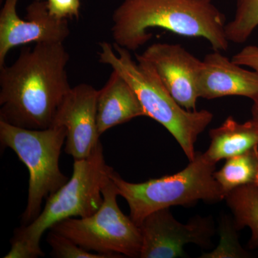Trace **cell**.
Instances as JSON below:
<instances>
[{
    "mask_svg": "<svg viewBox=\"0 0 258 258\" xmlns=\"http://www.w3.org/2000/svg\"><path fill=\"white\" fill-rule=\"evenodd\" d=\"M69 58L63 42H40L0 68V120L28 129L52 126L71 89Z\"/></svg>",
    "mask_w": 258,
    "mask_h": 258,
    "instance_id": "obj_1",
    "label": "cell"
},
{
    "mask_svg": "<svg viewBox=\"0 0 258 258\" xmlns=\"http://www.w3.org/2000/svg\"><path fill=\"white\" fill-rule=\"evenodd\" d=\"M115 44L137 50L153 37L151 28L180 36L202 37L212 49L228 50L225 15L213 0H124L112 16Z\"/></svg>",
    "mask_w": 258,
    "mask_h": 258,
    "instance_id": "obj_2",
    "label": "cell"
},
{
    "mask_svg": "<svg viewBox=\"0 0 258 258\" xmlns=\"http://www.w3.org/2000/svg\"><path fill=\"white\" fill-rule=\"evenodd\" d=\"M101 63L111 66L132 86L142 104L146 116L162 125L174 137L185 155L192 161L195 146L200 135L213 119L208 110L189 111L180 106L161 83L152 64L141 55L137 62L130 52L116 44L100 42Z\"/></svg>",
    "mask_w": 258,
    "mask_h": 258,
    "instance_id": "obj_3",
    "label": "cell"
},
{
    "mask_svg": "<svg viewBox=\"0 0 258 258\" xmlns=\"http://www.w3.org/2000/svg\"><path fill=\"white\" fill-rule=\"evenodd\" d=\"M113 171L105 161L101 142L88 157L75 159L71 179L47 198L33 222L17 230L11 249L4 257L45 256L40 244L45 231L66 219L91 216L98 211L103 202L102 189Z\"/></svg>",
    "mask_w": 258,
    "mask_h": 258,
    "instance_id": "obj_4",
    "label": "cell"
},
{
    "mask_svg": "<svg viewBox=\"0 0 258 258\" xmlns=\"http://www.w3.org/2000/svg\"><path fill=\"white\" fill-rule=\"evenodd\" d=\"M216 164L205 153L196 152L183 170L142 183H130L113 171L118 195L126 200L130 217L138 227L152 212L172 206H193L199 201L216 203L225 195L214 177Z\"/></svg>",
    "mask_w": 258,
    "mask_h": 258,
    "instance_id": "obj_5",
    "label": "cell"
},
{
    "mask_svg": "<svg viewBox=\"0 0 258 258\" xmlns=\"http://www.w3.org/2000/svg\"><path fill=\"white\" fill-rule=\"evenodd\" d=\"M66 139V128L61 125L28 129L0 120L2 146L13 149L30 173L28 204L23 215L25 225L40 215L44 199L69 180L59 167L61 149Z\"/></svg>",
    "mask_w": 258,
    "mask_h": 258,
    "instance_id": "obj_6",
    "label": "cell"
},
{
    "mask_svg": "<svg viewBox=\"0 0 258 258\" xmlns=\"http://www.w3.org/2000/svg\"><path fill=\"white\" fill-rule=\"evenodd\" d=\"M113 172V171H112ZM103 202L91 216L68 218L52 226L50 230L74 241L86 250L110 257H139L142 234L130 216L121 212L118 190L110 176L102 189Z\"/></svg>",
    "mask_w": 258,
    "mask_h": 258,
    "instance_id": "obj_7",
    "label": "cell"
},
{
    "mask_svg": "<svg viewBox=\"0 0 258 258\" xmlns=\"http://www.w3.org/2000/svg\"><path fill=\"white\" fill-rule=\"evenodd\" d=\"M139 228L142 234L141 258L185 257L186 244L208 248L215 234L211 217H195L187 224H183L174 218L169 208L152 212Z\"/></svg>",
    "mask_w": 258,
    "mask_h": 258,
    "instance_id": "obj_8",
    "label": "cell"
},
{
    "mask_svg": "<svg viewBox=\"0 0 258 258\" xmlns=\"http://www.w3.org/2000/svg\"><path fill=\"white\" fill-rule=\"evenodd\" d=\"M18 1L5 0L0 12V68L13 47L31 42H63L70 35L68 20L52 17L46 2H32L24 20L17 13Z\"/></svg>",
    "mask_w": 258,
    "mask_h": 258,
    "instance_id": "obj_9",
    "label": "cell"
},
{
    "mask_svg": "<svg viewBox=\"0 0 258 258\" xmlns=\"http://www.w3.org/2000/svg\"><path fill=\"white\" fill-rule=\"evenodd\" d=\"M98 96V91L92 86L81 83L71 88L56 113L52 125L66 128L64 151L74 160L88 157L100 142L97 124Z\"/></svg>",
    "mask_w": 258,
    "mask_h": 258,
    "instance_id": "obj_10",
    "label": "cell"
},
{
    "mask_svg": "<svg viewBox=\"0 0 258 258\" xmlns=\"http://www.w3.org/2000/svg\"><path fill=\"white\" fill-rule=\"evenodd\" d=\"M152 64L161 83L178 103L196 111L202 60L178 44L154 43L141 55Z\"/></svg>",
    "mask_w": 258,
    "mask_h": 258,
    "instance_id": "obj_11",
    "label": "cell"
},
{
    "mask_svg": "<svg viewBox=\"0 0 258 258\" xmlns=\"http://www.w3.org/2000/svg\"><path fill=\"white\" fill-rule=\"evenodd\" d=\"M198 86L200 98L207 100L231 96L252 100L258 95V73L244 69L215 50L202 60Z\"/></svg>",
    "mask_w": 258,
    "mask_h": 258,
    "instance_id": "obj_12",
    "label": "cell"
},
{
    "mask_svg": "<svg viewBox=\"0 0 258 258\" xmlns=\"http://www.w3.org/2000/svg\"><path fill=\"white\" fill-rule=\"evenodd\" d=\"M140 116L146 115L135 91L113 70L104 87L98 91L97 124L100 135L115 125Z\"/></svg>",
    "mask_w": 258,
    "mask_h": 258,
    "instance_id": "obj_13",
    "label": "cell"
},
{
    "mask_svg": "<svg viewBox=\"0 0 258 258\" xmlns=\"http://www.w3.org/2000/svg\"><path fill=\"white\" fill-rule=\"evenodd\" d=\"M209 134L211 142L205 153L215 164L258 146V129L252 119L240 123L229 116L220 126L211 129Z\"/></svg>",
    "mask_w": 258,
    "mask_h": 258,
    "instance_id": "obj_14",
    "label": "cell"
},
{
    "mask_svg": "<svg viewBox=\"0 0 258 258\" xmlns=\"http://www.w3.org/2000/svg\"><path fill=\"white\" fill-rule=\"evenodd\" d=\"M214 177L225 197L240 186H258V146L243 154L226 159L221 169L214 172Z\"/></svg>",
    "mask_w": 258,
    "mask_h": 258,
    "instance_id": "obj_15",
    "label": "cell"
},
{
    "mask_svg": "<svg viewBox=\"0 0 258 258\" xmlns=\"http://www.w3.org/2000/svg\"><path fill=\"white\" fill-rule=\"evenodd\" d=\"M239 230L249 227L251 237L249 249L258 248V186L245 185L227 194L225 198Z\"/></svg>",
    "mask_w": 258,
    "mask_h": 258,
    "instance_id": "obj_16",
    "label": "cell"
},
{
    "mask_svg": "<svg viewBox=\"0 0 258 258\" xmlns=\"http://www.w3.org/2000/svg\"><path fill=\"white\" fill-rule=\"evenodd\" d=\"M258 27V0H237L235 17L226 24L229 42L242 44Z\"/></svg>",
    "mask_w": 258,
    "mask_h": 258,
    "instance_id": "obj_17",
    "label": "cell"
},
{
    "mask_svg": "<svg viewBox=\"0 0 258 258\" xmlns=\"http://www.w3.org/2000/svg\"><path fill=\"white\" fill-rule=\"evenodd\" d=\"M220 240L218 246L210 252H205L201 258H243L250 257L239 242L238 229L233 219L222 217L220 222Z\"/></svg>",
    "mask_w": 258,
    "mask_h": 258,
    "instance_id": "obj_18",
    "label": "cell"
},
{
    "mask_svg": "<svg viewBox=\"0 0 258 258\" xmlns=\"http://www.w3.org/2000/svg\"><path fill=\"white\" fill-rule=\"evenodd\" d=\"M47 242L52 247V256L59 258H108L109 256L93 253L83 248L68 237L50 230Z\"/></svg>",
    "mask_w": 258,
    "mask_h": 258,
    "instance_id": "obj_19",
    "label": "cell"
},
{
    "mask_svg": "<svg viewBox=\"0 0 258 258\" xmlns=\"http://www.w3.org/2000/svg\"><path fill=\"white\" fill-rule=\"evenodd\" d=\"M42 1V0H38ZM46 2L49 13L59 20L79 18L81 0H43Z\"/></svg>",
    "mask_w": 258,
    "mask_h": 258,
    "instance_id": "obj_20",
    "label": "cell"
},
{
    "mask_svg": "<svg viewBox=\"0 0 258 258\" xmlns=\"http://www.w3.org/2000/svg\"><path fill=\"white\" fill-rule=\"evenodd\" d=\"M232 61L241 66H247L258 73V46L244 47L232 57Z\"/></svg>",
    "mask_w": 258,
    "mask_h": 258,
    "instance_id": "obj_21",
    "label": "cell"
},
{
    "mask_svg": "<svg viewBox=\"0 0 258 258\" xmlns=\"http://www.w3.org/2000/svg\"><path fill=\"white\" fill-rule=\"evenodd\" d=\"M252 101V106L251 108V114H252V119L253 120L254 124L256 125L258 129V95L254 97Z\"/></svg>",
    "mask_w": 258,
    "mask_h": 258,
    "instance_id": "obj_22",
    "label": "cell"
}]
</instances>
